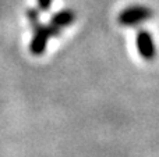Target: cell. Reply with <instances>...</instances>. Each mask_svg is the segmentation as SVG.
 Instances as JSON below:
<instances>
[{"instance_id": "obj_4", "label": "cell", "mask_w": 159, "mask_h": 157, "mask_svg": "<svg viewBox=\"0 0 159 157\" xmlns=\"http://www.w3.org/2000/svg\"><path fill=\"white\" fill-rule=\"evenodd\" d=\"M75 13L73 10H70V8H66V10H61L59 11V13L53 14L52 19H50V22L55 25H57V27H60L61 29L66 27H69V25H71L73 22L75 21Z\"/></svg>"}, {"instance_id": "obj_3", "label": "cell", "mask_w": 159, "mask_h": 157, "mask_svg": "<svg viewBox=\"0 0 159 157\" xmlns=\"http://www.w3.org/2000/svg\"><path fill=\"white\" fill-rule=\"evenodd\" d=\"M135 43H137V50L140 56L144 60L152 61L157 57V46H155L154 38L151 32L147 29H140L135 35Z\"/></svg>"}, {"instance_id": "obj_1", "label": "cell", "mask_w": 159, "mask_h": 157, "mask_svg": "<svg viewBox=\"0 0 159 157\" xmlns=\"http://www.w3.org/2000/svg\"><path fill=\"white\" fill-rule=\"evenodd\" d=\"M32 31L34 36L31 39L30 52L35 56H41L45 53L49 38H55V36H59L61 33V28L52 24V22H49L48 25L38 24L36 27L32 28Z\"/></svg>"}, {"instance_id": "obj_5", "label": "cell", "mask_w": 159, "mask_h": 157, "mask_svg": "<svg viewBox=\"0 0 159 157\" xmlns=\"http://www.w3.org/2000/svg\"><path fill=\"white\" fill-rule=\"evenodd\" d=\"M27 18L30 21L31 27H36L38 24H41V15H39V8H28L27 10Z\"/></svg>"}, {"instance_id": "obj_6", "label": "cell", "mask_w": 159, "mask_h": 157, "mask_svg": "<svg viewBox=\"0 0 159 157\" xmlns=\"http://www.w3.org/2000/svg\"><path fill=\"white\" fill-rule=\"evenodd\" d=\"M53 0H36V4H38V8L41 11H48L50 7H52Z\"/></svg>"}, {"instance_id": "obj_2", "label": "cell", "mask_w": 159, "mask_h": 157, "mask_svg": "<svg viewBox=\"0 0 159 157\" xmlns=\"http://www.w3.org/2000/svg\"><path fill=\"white\" fill-rule=\"evenodd\" d=\"M152 15H154L152 10L145 6H130L121 10L117 21L121 27H137L147 19L152 18Z\"/></svg>"}]
</instances>
